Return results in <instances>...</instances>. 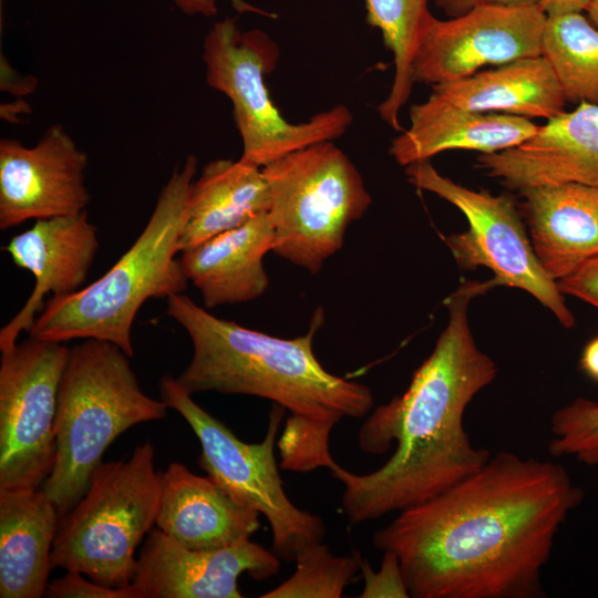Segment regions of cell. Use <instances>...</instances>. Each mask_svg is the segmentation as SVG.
<instances>
[{
	"label": "cell",
	"instance_id": "6da1fadb",
	"mask_svg": "<svg viewBox=\"0 0 598 598\" xmlns=\"http://www.w3.org/2000/svg\"><path fill=\"white\" fill-rule=\"evenodd\" d=\"M584 489L561 464L508 451L399 512L372 538L414 598H539L543 570Z\"/></svg>",
	"mask_w": 598,
	"mask_h": 598
},
{
	"label": "cell",
	"instance_id": "7a4b0ae2",
	"mask_svg": "<svg viewBox=\"0 0 598 598\" xmlns=\"http://www.w3.org/2000/svg\"><path fill=\"white\" fill-rule=\"evenodd\" d=\"M497 287L494 279L465 280L445 300L448 321L406 391L374 409L362 424V451L389 460L368 474L338 463L332 477L344 485L348 520L362 524L424 503L478 471L491 457L465 431L464 412L496 374L495 362L476 344L468 323L473 298Z\"/></svg>",
	"mask_w": 598,
	"mask_h": 598
},
{
	"label": "cell",
	"instance_id": "3957f363",
	"mask_svg": "<svg viewBox=\"0 0 598 598\" xmlns=\"http://www.w3.org/2000/svg\"><path fill=\"white\" fill-rule=\"evenodd\" d=\"M166 313L185 329L193 344L188 365L175 378L188 394L215 391L272 401L290 412L334 426L360 419L373 406L369 386L326 370L313 352L322 324L318 310L309 331L283 339L208 312L189 297L167 299Z\"/></svg>",
	"mask_w": 598,
	"mask_h": 598
},
{
	"label": "cell",
	"instance_id": "277c9868",
	"mask_svg": "<svg viewBox=\"0 0 598 598\" xmlns=\"http://www.w3.org/2000/svg\"><path fill=\"white\" fill-rule=\"evenodd\" d=\"M196 173L197 158L188 155L163 186L130 249L97 280L70 296L47 300L29 336L63 343L105 340L133 357L132 327L144 302L168 299L187 288L188 279L175 256Z\"/></svg>",
	"mask_w": 598,
	"mask_h": 598
},
{
	"label": "cell",
	"instance_id": "5b68a950",
	"mask_svg": "<svg viewBox=\"0 0 598 598\" xmlns=\"http://www.w3.org/2000/svg\"><path fill=\"white\" fill-rule=\"evenodd\" d=\"M130 358L100 339H83L70 349L58 395L55 463L42 486L60 517L83 496L117 436L167 414L165 401L143 392Z\"/></svg>",
	"mask_w": 598,
	"mask_h": 598
},
{
	"label": "cell",
	"instance_id": "8992f818",
	"mask_svg": "<svg viewBox=\"0 0 598 598\" xmlns=\"http://www.w3.org/2000/svg\"><path fill=\"white\" fill-rule=\"evenodd\" d=\"M161 472L150 441L128 457L102 462L79 502L59 518L51 567L78 571L114 588L135 575L137 546L159 509Z\"/></svg>",
	"mask_w": 598,
	"mask_h": 598
},
{
	"label": "cell",
	"instance_id": "52a82bcc",
	"mask_svg": "<svg viewBox=\"0 0 598 598\" xmlns=\"http://www.w3.org/2000/svg\"><path fill=\"white\" fill-rule=\"evenodd\" d=\"M270 192L272 251L318 274L343 246L351 223L371 205L360 172L332 141L292 152L262 167Z\"/></svg>",
	"mask_w": 598,
	"mask_h": 598
},
{
	"label": "cell",
	"instance_id": "ba28073f",
	"mask_svg": "<svg viewBox=\"0 0 598 598\" xmlns=\"http://www.w3.org/2000/svg\"><path fill=\"white\" fill-rule=\"evenodd\" d=\"M278 55L277 44L265 32L241 31L233 18L215 22L203 44L206 82L233 105L243 143L240 159L260 168L298 150L340 137L353 120L351 111L338 104L305 122L287 121L265 82Z\"/></svg>",
	"mask_w": 598,
	"mask_h": 598
},
{
	"label": "cell",
	"instance_id": "9c48e42d",
	"mask_svg": "<svg viewBox=\"0 0 598 598\" xmlns=\"http://www.w3.org/2000/svg\"><path fill=\"white\" fill-rule=\"evenodd\" d=\"M159 388L161 399L197 436L200 467L236 501L266 517L271 550L280 560L295 563L307 548L323 542L322 518L297 507L283 489L275 457V441L286 411L282 406L274 403L264 440L246 443L198 405L175 378L163 377Z\"/></svg>",
	"mask_w": 598,
	"mask_h": 598
},
{
	"label": "cell",
	"instance_id": "30bf717a",
	"mask_svg": "<svg viewBox=\"0 0 598 598\" xmlns=\"http://www.w3.org/2000/svg\"><path fill=\"white\" fill-rule=\"evenodd\" d=\"M415 187L445 199L461 210L468 229L444 237L460 267H486L497 286L525 290L549 309L566 328L575 317L556 280L543 269L514 203L506 195L474 190L441 175L429 159L405 166Z\"/></svg>",
	"mask_w": 598,
	"mask_h": 598
},
{
	"label": "cell",
	"instance_id": "8fae6325",
	"mask_svg": "<svg viewBox=\"0 0 598 598\" xmlns=\"http://www.w3.org/2000/svg\"><path fill=\"white\" fill-rule=\"evenodd\" d=\"M69 355L63 342L30 336L1 352L0 489H38L50 475L58 395Z\"/></svg>",
	"mask_w": 598,
	"mask_h": 598
},
{
	"label": "cell",
	"instance_id": "7c38bea8",
	"mask_svg": "<svg viewBox=\"0 0 598 598\" xmlns=\"http://www.w3.org/2000/svg\"><path fill=\"white\" fill-rule=\"evenodd\" d=\"M546 19L538 4L481 6L448 20L426 10L412 56V81L444 84L486 65L542 55Z\"/></svg>",
	"mask_w": 598,
	"mask_h": 598
},
{
	"label": "cell",
	"instance_id": "4fadbf2b",
	"mask_svg": "<svg viewBox=\"0 0 598 598\" xmlns=\"http://www.w3.org/2000/svg\"><path fill=\"white\" fill-rule=\"evenodd\" d=\"M87 163V154L60 124L48 127L31 147L2 138L0 229L84 212L91 199Z\"/></svg>",
	"mask_w": 598,
	"mask_h": 598
},
{
	"label": "cell",
	"instance_id": "5bb4252c",
	"mask_svg": "<svg viewBox=\"0 0 598 598\" xmlns=\"http://www.w3.org/2000/svg\"><path fill=\"white\" fill-rule=\"evenodd\" d=\"M280 570V558L245 539L212 550L189 549L157 527L140 550L130 584L134 598H241L238 579H267Z\"/></svg>",
	"mask_w": 598,
	"mask_h": 598
},
{
	"label": "cell",
	"instance_id": "9a60e30c",
	"mask_svg": "<svg viewBox=\"0 0 598 598\" xmlns=\"http://www.w3.org/2000/svg\"><path fill=\"white\" fill-rule=\"evenodd\" d=\"M2 249L16 266L34 276V287L17 315L1 328V352L12 348L22 331L31 330L49 295L65 297L84 287L99 249L97 228L86 210L38 219Z\"/></svg>",
	"mask_w": 598,
	"mask_h": 598
},
{
	"label": "cell",
	"instance_id": "2e32d148",
	"mask_svg": "<svg viewBox=\"0 0 598 598\" xmlns=\"http://www.w3.org/2000/svg\"><path fill=\"white\" fill-rule=\"evenodd\" d=\"M477 163L512 189L567 183L598 187V105L579 103L547 120L526 142L481 154Z\"/></svg>",
	"mask_w": 598,
	"mask_h": 598
},
{
	"label": "cell",
	"instance_id": "e0dca14e",
	"mask_svg": "<svg viewBox=\"0 0 598 598\" xmlns=\"http://www.w3.org/2000/svg\"><path fill=\"white\" fill-rule=\"evenodd\" d=\"M156 527L177 544L197 550L219 549L250 539L259 514L236 501L210 476L172 462L161 472Z\"/></svg>",
	"mask_w": 598,
	"mask_h": 598
},
{
	"label": "cell",
	"instance_id": "ac0fdd59",
	"mask_svg": "<svg viewBox=\"0 0 598 598\" xmlns=\"http://www.w3.org/2000/svg\"><path fill=\"white\" fill-rule=\"evenodd\" d=\"M275 230L268 212L181 251L179 262L206 308L258 299L268 288L264 258Z\"/></svg>",
	"mask_w": 598,
	"mask_h": 598
},
{
	"label": "cell",
	"instance_id": "d6986e66",
	"mask_svg": "<svg viewBox=\"0 0 598 598\" xmlns=\"http://www.w3.org/2000/svg\"><path fill=\"white\" fill-rule=\"evenodd\" d=\"M530 243L546 274L559 280L598 256V187L567 183L519 190Z\"/></svg>",
	"mask_w": 598,
	"mask_h": 598
},
{
	"label": "cell",
	"instance_id": "ffe728a7",
	"mask_svg": "<svg viewBox=\"0 0 598 598\" xmlns=\"http://www.w3.org/2000/svg\"><path fill=\"white\" fill-rule=\"evenodd\" d=\"M537 128L526 117L468 111L429 96L411 106L410 126L392 141L390 154L402 166L450 150L492 154L526 142Z\"/></svg>",
	"mask_w": 598,
	"mask_h": 598
},
{
	"label": "cell",
	"instance_id": "44dd1931",
	"mask_svg": "<svg viewBox=\"0 0 598 598\" xmlns=\"http://www.w3.org/2000/svg\"><path fill=\"white\" fill-rule=\"evenodd\" d=\"M59 513L41 488L0 489V597L45 596Z\"/></svg>",
	"mask_w": 598,
	"mask_h": 598
},
{
	"label": "cell",
	"instance_id": "7402d4cb",
	"mask_svg": "<svg viewBox=\"0 0 598 598\" xmlns=\"http://www.w3.org/2000/svg\"><path fill=\"white\" fill-rule=\"evenodd\" d=\"M430 97L460 109L549 120L566 99L543 55L518 59L467 78L432 85Z\"/></svg>",
	"mask_w": 598,
	"mask_h": 598
},
{
	"label": "cell",
	"instance_id": "603a6c76",
	"mask_svg": "<svg viewBox=\"0 0 598 598\" xmlns=\"http://www.w3.org/2000/svg\"><path fill=\"white\" fill-rule=\"evenodd\" d=\"M270 192L262 168L219 158L207 163L194 179L179 252L267 213Z\"/></svg>",
	"mask_w": 598,
	"mask_h": 598
},
{
	"label": "cell",
	"instance_id": "cb8c5ba5",
	"mask_svg": "<svg viewBox=\"0 0 598 598\" xmlns=\"http://www.w3.org/2000/svg\"><path fill=\"white\" fill-rule=\"evenodd\" d=\"M542 55L566 101L598 105V29L582 13L546 19Z\"/></svg>",
	"mask_w": 598,
	"mask_h": 598
},
{
	"label": "cell",
	"instance_id": "d4e9b609",
	"mask_svg": "<svg viewBox=\"0 0 598 598\" xmlns=\"http://www.w3.org/2000/svg\"><path fill=\"white\" fill-rule=\"evenodd\" d=\"M367 21L378 28L394 60V78L386 99L378 106L383 121L401 130L399 113L412 89L411 62L422 17L427 10L419 0H365Z\"/></svg>",
	"mask_w": 598,
	"mask_h": 598
},
{
	"label": "cell",
	"instance_id": "484cf974",
	"mask_svg": "<svg viewBox=\"0 0 598 598\" xmlns=\"http://www.w3.org/2000/svg\"><path fill=\"white\" fill-rule=\"evenodd\" d=\"M295 563L293 574L262 598H340L360 573L362 557L357 551L334 555L321 542L302 551Z\"/></svg>",
	"mask_w": 598,
	"mask_h": 598
},
{
	"label": "cell",
	"instance_id": "4316f807",
	"mask_svg": "<svg viewBox=\"0 0 598 598\" xmlns=\"http://www.w3.org/2000/svg\"><path fill=\"white\" fill-rule=\"evenodd\" d=\"M548 450L554 457L568 456L588 466L598 465V402L576 398L550 417Z\"/></svg>",
	"mask_w": 598,
	"mask_h": 598
},
{
	"label": "cell",
	"instance_id": "83f0119b",
	"mask_svg": "<svg viewBox=\"0 0 598 598\" xmlns=\"http://www.w3.org/2000/svg\"><path fill=\"white\" fill-rule=\"evenodd\" d=\"M332 429L328 424L289 415L278 442L281 467L300 473L319 467L330 471L337 463L329 450Z\"/></svg>",
	"mask_w": 598,
	"mask_h": 598
},
{
	"label": "cell",
	"instance_id": "f1b7e54d",
	"mask_svg": "<svg viewBox=\"0 0 598 598\" xmlns=\"http://www.w3.org/2000/svg\"><path fill=\"white\" fill-rule=\"evenodd\" d=\"M360 573L364 580V587L360 595L361 598L411 597L400 561L390 551L383 553L381 567L378 571L371 567L367 559L362 558Z\"/></svg>",
	"mask_w": 598,
	"mask_h": 598
},
{
	"label": "cell",
	"instance_id": "f546056e",
	"mask_svg": "<svg viewBox=\"0 0 598 598\" xmlns=\"http://www.w3.org/2000/svg\"><path fill=\"white\" fill-rule=\"evenodd\" d=\"M45 596L50 598H134L128 585L123 588L107 587L86 579L78 571H66L48 584Z\"/></svg>",
	"mask_w": 598,
	"mask_h": 598
},
{
	"label": "cell",
	"instance_id": "4dcf8cb0",
	"mask_svg": "<svg viewBox=\"0 0 598 598\" xmlns=\"http://www.w3.org/2000/svg\"><path fill=\"white\" fill-rule=\"evenodd\" d=\"M556 282L563 295L576 297L598 308V256Z\"/></svg>",
	"mask_w": 598,
	"mask_h": 598
},
{
	"label": "cell",
	"instance_id": "1f68e13d",
	"mask_svg": "<svg viewBox=\"0 0 598 598\" xmlns=\"http://www.w3.org/2000/svg\"><path fill=\"white\" fill-rule=\"evenodd\" d=\"M539 0H435L436 7L451 18L466 13L481 6L526 7L538 4Z\"/></svg>",
	"mask_w": 598,
	"mask_h": 598
},
{
	"label": "cell",
	"instance_id": "d6a6232c",
	"mask_svg": "<svg viewBox=\"0 0 598 598\" xmlns=\"http://www.w3.org/2000/svg\"><path fill=\"white\" fill-rule=\"evenodd\" d=\"M174 6L186 16H202L212 18L217 14L216 0H172ZM239 11H250L266 14L264 11L246 3L243 0H230Z\"/></svg>",
	"mask_w": 598,
	"mask_h": 598
},
{
	"label": "cell",
	"instance_id": "836d02e7",
	"mask_svg": "<svg viewBox=\"0 0 598 598\" xmlns=\"http://www.w3.org/2000/svg\"><path fill=\"white\" fill-rule=\"evenodd\" d=\"M591 0H539L538 6L547 17L565 13H582Z\"/></svg>",
	"mask_w": 598,
	"mask_h": 598
},
{
	"label": "cell",
	"instance_id": "e575fe53",
	"mask_svg": "<svg viewBox=\"0 0 598 598\" xmlns=\"http://www.w3.org/2000/svg\"><path fill=\"white\" fill-rule=\"evenodd\" d=\"M580 367L587 375L598 381V337L584 348Z\"/></svg>",
	"mask_w": 598,
	"mask_h": 598
},
{
	"label": "cell",
	"instance_id": "d590c367",
	"mask_svg": "<svg viewBox=\"0 0 598 598\" xmlns=\"http://www.w3.org/2000/svg\"><path fill=\"white\" fill-rule=\"evenodd\" d=\"M586 12L588 13V19L598 29V0H591Z\"/></svg>",
	"mask_w": 598,
	"mask_h": 598
},
{
	"label": "cell",
	"instance_id": "8d00e7d4",
	"mask_svg": "<svg viewBox=\"0 0 598 598\" xmlns=\"http://www.w3.org/2000/svg\"><path fill=\"white\" fill-rule=\"evenodd\" d=\"M419 1H420L422 4H425V6H426L429 0H419Z\"/></svg>",
	"mask_w": 598,
	"mask_h": 598
},
{
	"label": "cell",
	"instance_id": "74e56055",
	"mask_svg": "<svg viewBox=\"0 0 598 598\" xmlns=\"http://www.w3.org/2000/svg\"><path fill=\"white\" fill-rule=\"evenodd\" d=\"M0 1H2V0H0Z\"/></svg>",
	"mask_w": 598,
	"mask_h": 598
}]
</instances>
